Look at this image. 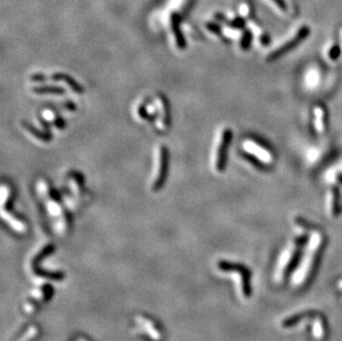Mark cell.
<instances>
[{
    "mask_svg": "<svg viewBox=\"0 0 342 341\" xmlns=\"http://www.w3.org/2000/svg\"><path fill=\"white\" fill-rule=\"evenodd\" d=\"M157 110L161 111V120L159 121V128L168 129L170 125V109L169 103L163 95H157Z\"/></svg>",
    "mask_w": 342,
    "mask_h": 341,
    "instance_id": "9",
    "label": "cell"
},
{
    "mask_svg": "<svg viewBox=\"0 0 342 341\" xmlns=\"http://www.w3.org/2000/svg\"><path fill=\"white\" fill-rule=\"evenodd\" d=\"M239 12L243 17H247L249 15V6L246 5V3H243V5L239 7Z\"/></svg>",
    "mask_w": 342,
    "mask_h": 341,
    "instance_id": "22",
    "label": "cell"
},
{
    "mask_svg": "<svg viewBox=\"0 0 342 341\" xmlns=\"http://www.w3.org/2000/svg\"><path fill=\"white\" fill-rule=\"evenodd\" d=\"M296 249H297L296 244L291 243L284 249L282 254H280L277 264H276V268L274 270V281L276 282L282 281L284 277V274L286 273L289 264L291 263V259L293 258V256H295Z\"/></svg>",
    "mask_w": 342,
    "mask_h": 341,
    "instance_id": "5",
    "label": "cell"
},
{
    "mask_svg": "<svg viewBox=\"0 0 342 341\" xmlns=\"http://www.w3.org/2000/svg\"><path fill=\"white\" fill-rule=\"evenodd\" d=\"M37 335H38V328L32 326L26 331V334L23 336V338H21L19 341H31L36 338Z\"/></svg>",
    "mask_w": 342,
    "mask_h": 341,
    "instance_id": "19",
    "label": "cell"
},
{
    "mask_svg": "<svg viewBox=\"0 0 342 341\" xmlns=\"http://www.w3.org/2000/svg\"><path fill=\"white\" fill-rule=\"evenodd\" d=\"M339 57H341V48L337 45H332L328 48L327 58L330 61H336Z\"/></svg>",
    "mask_w": 342,
    "mask_h": 341,
    "instance_id": "18",
    "label": "cell"
},
{
    "mask_svg": "<svg viewBox=\"0 0 342 341\" xmlns=\"http://www.w3.org/2000/svg\"><path fill=\"white\" fill-rule=\"evenodd\" d=\"M207 28L210 30V31H213V32H216V33H218V32H219V28L217 27L216 25L209 24V25H207Z\"/></svg>",
    "mask_w": 342,
    "mask_h": 341,
    "instance_id": "25",
    "label": "cell"
},
{
    "mask_svg": "<svg viewBox=\"0 0 342 341\" xmlns=\"http://www.w3.org/2000/svg\"><path fill=\"white\" fill-rule=\"evenodd\" d=\"M338 193L337 191L331 190L328 193V198H327V209L329 215L331 217H336L338 216Z\"/></svg>",
    "mask_w": 342,
    "mask_h": 341,
    "instance_id": "12",
    "label": "cell"
},
{
    "mask_svg": "<svg viewBox=\"0 0 342 341\" xmlns=\"http://www.w3.org/2000/svg\"><path fill=\"white\" fill-rule=\"evenodd\" d=\"M51 80H54V81H63L67 83V85L71 88L74 92H77V93H82L83 92V88H82V85H79V83L74 80L73 78H71L70 76H68V74H65V73H55V74H52V76L50 77Z\"/></svg>",
    "mask_w": 342,
    "mask_h": 341,
    "instance_id": "10",
    "label": "cell"
},
{
    "mask_svg": "<svg viewBox=\"0 0 342 341\" xmlns=\"http://www.w3.org/2000/svg\"><path fill=\"white\" fill-rule=\"evenodd\" d=\"M173 31L175 34V39H176L177 47L179 48V49H185V47H186L185 40H184L182 33H181V31H179L178 26L176 25V23H175V19H173Z\"/></svg>",
    "mask_w": 342,
    "mask_h": 341,
    "instance_id": "17",
    "label": "cell"
},
{
    "mask_svg": "<svg viewBox=\"0 0 342 341\" xmlns=\"http://www.w3.org/2000/svg\"><path fill=\"white\" fill-rule=\"evenodd\" d=\"M217 269L221 273L233 274V279L237 284L238 292L243 299H247L251 296V287H249V272L237 264L229 263V261L219 260L217 263Z\"/></svg>",
    "mask_w": 342,
    "mask_h": 341,
    "instance_id": "2",
    "label": "cell"
},
{
    "mask_svg": "<svg viewBox=\"0 0 342 341\" xmlns=\"http://www.w3.org/2000/svg\"><path fill=\"white\" fill-rule=\"evenodd\" d=\"M225 34L228 37V38H236L239 34V31H237V30H226L225 31Z\"/></svg>",
    "mask_w": 342,
    "mask_h": 341,
    "instance_id": "24",
    "label": "cell"
},
{
    "mask_svg": "<svg viewBox=\"0 0 342 341\" xmlns=\"http://www.w3.org/2000/svg\"><path fill=\"white\" fill-rule=\"evenodd\" d=\"M135 322H137L138 329L145 335L148 339L152 341H162L163 340V332L161 328L157 327L156 323L152 319L147 318L142 314L135 317Z\"/></svg>",
    "mask_w": 342,
    "mask_h": 341,
    "instance_id": "4",
    "label": "cell"
},
{
    "mask_svg": "<svg viewBox=\"0 0 342 341\" xmlns=\"http://www.w3.org/2000/svg\"><path fill=\"white\" fill-rule=\"evenodd\" d=\"M249 42H251V34H249L248 32H246L243 36L242 40H240V47H242V49H244V50L248 49Z\"/></svg>",
    "mask_w": 342,
    "mask_h": 341,
    "instance_id": "20",
    "label": "cell"
},
{
    "mask_svg": "<svg viewBox=\"0 0 342 341\" xmlns=\"http://www.w3.org/2000/svg\"><path fill=\"white\" fill-rule=\"evenodd\" d=\"M320 83V71L317 68H310L305 74V85L307 89H315Z\"/></svg>",
    "mask_w": 342,
    "mask_h": 341,
    "instance_id": "11",
    "label": "cell"
},
{
    "mask_svg": "<svg viewBox=\"0 0 342 341\" xmlns=\"http://www.w3.org/2000/svg\"><path fill=\"white\" fill-rule=\"evenodd\" d=\"M78 341H89V340H86V339H85V338H79Z\"/></svg>",
    "mask_w": 342,
    "mask_h": 341,
    "instance_id": "28",
    "label": "cell"
},
{
    "mask_svg": "<svg viewBox=\"0 0 342 341\" xmlns=\"http://www.w3.org/2000/svg\"><path fill=\"white\" fill-rule=\"evenodd\" d=\"M139 114L140 116L142 117V119H145V120H151V116L148 113L146 112V108L144 107V106H141L139 108Z\"/></svg>",
    "mask_w": 342,
    "mask_h": 341,
    "instance_id": "21",
    "label": "cell"
},
{
    "mask_svg": "<svg viewBox=\"0 0 342 341\" xmlns=\"http://www.w3.org/2000/svg\"><path fill=\"white\" fill-rule=\"evenodd\" d=\"M3 218L8 222V224L10 225L11 228H14L16 231H19V233H24L26 230V225L23 222L19 221L18 218L15 216H11L10 213L8 214L6 212H3Z\"/></svg>",
    "mask_w": 342,
    "mask_h": 341,
    "instance_id": "14",
    "label": "cell"
},
{
    "mask_svg": "<svg viewBox=\"0 0 342 341\" xmlns=\"http://www.w3.org/2000/svg\"><path fill=\"white\" fill-rule=\"evenodd\" d=\"M33 92L40 93V94H46V93H51V94H63L64 90L59 88V86H37V88L32 89Z\"/></svg>",
    "mask_w": 342,
    "mask_h": 341,
    "instance_id": "16",
    "label": "cell"
},
{
    "mask_svg": "<svg viewBox=\"0 0 342 341\" xmlns=\"http://www.w3.org/2000/svg\"><path fill=\"white\" fill-rule=\"evenodd\" d=\"M231 138H233V133H231L229 129L223 131L221 141H219V145L217 147L216 159H215V168H216L218 172H223L224 169H225L227 148L229 146Z\"/></svg>",
    "mask_w": 342,
    "mask_h": 341,
    "instance_id": "6",
    "label": "cell"
},
{
    "mask_svg": "<svg viewBox=\"0 0 342 341\" xmlns=\"http://www.w3.org/2000/svg\"><path fill=\"white\" fill-rule=\"evenodd\" d=\"M339 288H340V289H342V281L339 283Z\"/></svg>",
    "mask_w": 342,
    "mask_h": 341,
    "instance_id": "29",
    "label": "cell"
},
{
    "mask_svg": "<svg viewBox=\"0 0 342 341\" xmlns=\"http://www.w3.org/2000/svg\"><path fill=\"white\" fill-rule=\"evenodd\" d=\"M160 166H159V173H157L156 180L153 184V191H160L162 186L164 185L166 176H168V170H169V159L170 154L168 148L165 146H162L160 150Z\"/></svg>",
    "mask_w": 342,
    "mask_h": 341,
    "instance_id": "8",
    "label": "cell"
},
{
    "mask_svg": "<svg viewBox=\"0 0 342 341\" xmlns=\"http://www.w3.org/2000/svg\"><path fill=\"white\" fill-rule=\"evenodd\" d=\"M23 126L26 130H28L29 132L33 135V137H36L38 140H40V141L47 142V141H50L51 140V135L49 133H43V132H41V131H39L38 129L33 128L31 124L23 122Z\"/></svg>",
    "mask_w": 342,
    "mask_h": 341,
    "instance_id": "15",
    "label": "cell"
},
{
    "mask_svg": "<svg viewBox=\"0 0 342 341\" xmlns=\"http://www.w3.org/2000/svg\"><path fill=\"white\" fill-rule=\"evenodd\" d=\"M274 2H276V5H277L280 9H286V6H285V2L283 0H274Z\"/></svg>",
    "mask_w": 342,
    "mask_h": 341,
    "instance_id": "26",
    "label": "cell"
},
{
    "mask_svg": "<svg viewBox=\"0 0 342 341\" xmlns=\"http://www.w3.org/2000/svg\"><path fill=\"white\" fill-rule=\"evenodd\" d=\"M243 148L247 154L255 157L262 164L269 165L273 163V155L270 154L268 150H266L265 147H262L259 144L252 141V140H246L243 143Z\"/></svg>",
    "mask_w": 342,
    "mask_h": 341,
    "instance_id": "7",
    "label": "cell"
},
{
    "mask_svg": "<svg viewBox=\"0 0 342 341\" xmlns=\"http://www.w3.org/2000/svg\"><path fill=\"white\" fill-rule=\"evenodd\" d=\"M309 34V28L308 27H301L297 30V31L290 36V38L286 39V40H284L277 45V47L274 48L273 50H271L268 57H267V59H275L277 58V57L282 56L284 52L288 51L289 49H291V48L295 47L296 45H298L300 41L304 40V39L308 36Z\"/></svg>",
    "mask_w": 342,
    "mask_h": 341,
    "instance_id": "3",
    "label": "cell"
},
{
    "mask_svg": "<svg viewBox=\"0 0 342 341\" xmlns=\"http://www.w3.org/2000/svg\"><path fill=\"white\" fill-rule=\"evenodd\" d=\"M322 242L323 237L319 231H314V233L310 235L308 242H307L304 254H302L301 256L300 263L296 268L295 273L292 274L291 286L300 287L304 285L307 279H308L311 270H313L315 257H317L320 247H321L322 245Z\"/></svg>",
    "mask_w": 342,
    "mask_h": 341,
    "instance_id": "1",
    "label": "cell"
},
{
    "mask_svg": "<svg viewBox=\"0 0 342 341\" xmlns=\"http://www.w3.org/2000/svg\"><path fill=\"white\" fill-rule=\"evenodd\" d=\"M30 79H31V81H33V82H36V81L40 82V81L47 80L48 78L46 76H43V74H33V76H31V78Z\"/></svg>",
    "mask_w": 342,
    "mask_h": 341,
    "instance_id": "23",
    "label": "cell"
},
{
    "mask_svg": "<svg viewBox=\"0 0 342 341\" xmlns=\"http://www.w3.org/2000/svg\"><path fill=\"white\" fill-rule=\"evenodd\" d=\"M314 128L317 132L322 133L324 131V111L322 107L317 106L314 110Z\"/></svg>",
    "mask_w": 342,
    "mask_h": 341,
    "instance_id": "13",
    "label": "cell"
},
{
    "mask_svg": "<svg viewBox=\"0 0 342 341\" xmlns=\"http://www.w3.org/2000/svg\"><path fill=\"white\" fill-rule=\"evenodd\" d=\"M340 48H341V57H342V29L340 31Z\"/></svg>",
    "mask_w": 342,
    "mask_h": 341,
    "instance_id": "27",
    "label": "cell"
}]
</instances>
